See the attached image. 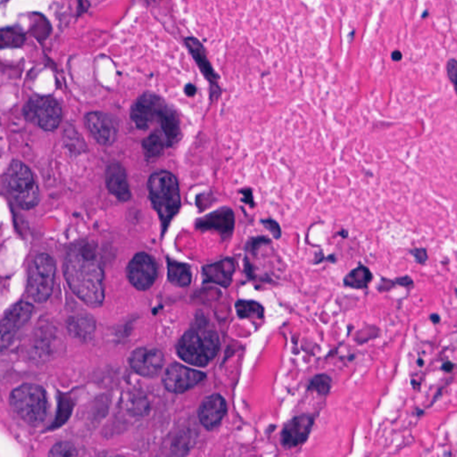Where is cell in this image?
Here are the masks:
<instances>
[{
  "label": "cell",
  "instance_id": "1",
  "mask_svg": "<svg viewBox=\"0 0 457 457\" xmlns=\"http://www.w3.org/2000/svg\"><path fill=\"white\" fill-rule=\"evenodd\" d=\"M63 274L70 288L92 307L104 301V270L94 243L82 240L70 247L63 263Z\"/></svg>",
  "mask_w": 457,
  "mask_h": 457
},
{
  "label": "cell",
  "instance_id": "2",
  "mask_svg": "<svg viewBox=\"0 0 457 457\" xmlns=\"http://www.w3.org/2000/svg\"><path fill=\"white\" fill-rule=\"evenodd\" d=\"M148 189L149 199L160 217L164 233L182 205L179 183L170 171H160L149 177Z\"/></svg>",
  "mask_w": 457,
  "mask_h": 457
},
{
  "label": "cell",
  "instance_id": "3",
  "mask_svg": "<svg viewBox=\"0 0 457 457\" xmlns=\"http://www.w3.org/2000/svg\"><path fill=\"white\" fill-rule=\"evenodd\" d=\"M220 349L218 334L211 330L192 329L177 345V353L184 362L195 366H208Z\"/></svg>",
  "mask_w": 457,
  "mask_h": 457
},
{
  "label": "cell",
  "instance_id": "4",
  "mask_svg": "<svg viewBox=\"0 0 457 457\" xmlns=\"http://www.w3.org/2000/svg\"><path fill=\"white\" fill-rule=\"evenodd\" d=\"M10 405L13 411L31 426L44 423L49 412L45 390L35 384H24L13 390Z\"/></svg>",
  "mask_w": 457,
  "mask_h": 457
},
{
  "label": "cell",
  "instance_id": "5",
  "mask_svg": "<svg viewBox=\"0 0 457 457\" xmlns=\"http://www.w3.org/2000/svg\"><path fill=\"white\" fill-rule=\"evenodd\" d=\"M5 180L12 198L21 208L30 210L39 204V187L26 164L13 161L6 170Z\"/></svg>",
  "mask_w": 457,
  "mask_h": 457
},
{
  "label": "cell",
  "instance_id": "6",
  "mask_svg": "<svg viewBox=\"0 0 457 457\" xmlns=\"http://www.w3.org/2000/svg\"><path fill=\"white\" fill-rule=\"evenodd\" d=\"M56 276V263L47 254H40L29 269L28 291L35 302L44 303L52 294Z\"/></svg>",
  "mask_w": 457,
  "mask_h": 457
},
{
  "label": "cell",
  "instance_id": "7",
  "mask_svg": "<svg viewBox=\"0 0 457 457\" xmlns=\"http://www.w3.org/2000/svg\"><path fill=\"white\" fill-rule=\"evenodd\" d=\"M24 116L44 131L54 132L62 119V109L56 100L50 97L31 98L24 107Z\"/></svg>",
  "mask_w": 457,
  "mask_h": 457
},
{
  "label": "cell",
  "instance_id": "8",
  "mask_svg": "<svg viewBox=\"0 0 457 457\" xmlns=\"http://www.w3.org/2000/svg\"><path fill=\"white\" fill-rule=\"evenodd\" d=\"M33 307L30 303L19 302L12 307L0 320V351L10 346L13 339L31 319Z\"/></svg>",
  "mask_w": 457,
  "mask_h": 457
},
{
  "label": "cell",
  "instance_id": "9",
  "mask_svg": "<svg viewBox=\"0 0 457 457\" xmlns=\"http://www.w3.org/2000/svg\"><path fill=\"white\" fill-rule=\"evenodd\" d=\"M127 277L139 291H147L157 278V266L147 253H138L127 268Z\"/></svg>",
  "mask_w": 457,
  "mask_h": 457
},
{
  "label": "cell",
  "instance_id": "10",
  "mask_svg": "<svg viewBox=\"0 0 457 457\" xmlns=\"http://www.w3.org/2000/svg\"><path fill=\"white\" fill-rule=\"evenodd\" d=\"M85 123L88 131L98 144L109 147L116 142L119 125L116 117L103 112H91L86 114Z\"/></svg>",
  "mask_w": 457,
  "mask_h": 457
},
{
  "label": "cell",
  "instance_id": "11",
  "mask_svg": "<svg viewBox=\"0 0 457 457\" xmlns=\"http://www.w3.org/2000/svg\"><path fill=\"white\" fill-rule=\"evenodd\" d=\"M205 374L179 364H171L164 371L163 383L170 392L183 393L198 385L205 379Z\"/></svg>",
  "mask_w": 457,
  "mask_h": 457
},
{
  "label": "cell",
  "instance_id": "12",
  "mask_svg": "<svg viewBox=\"0 0 457 457\" xmlns=\"http://www.w3.org/2000/svg\"><path fill=\"white\" fill-rule=\"evenodd\" d=\"M166 104L164 100L153 92H145L132 104L131 119L138 129L145 131L158 117L162 107Z\"/></svg>",
  "mask_w": 457,
  "mask_h": 457
},
{
  "label": "cell",
  "instance_id": "13",
  "mask_svg": "<svg viewBox=\"0 0 457 457\" xmlns=\"http://www.w3.org/2000/svg\"><path fill=\"white\" fill-rule=\"evenodd\" d=\"M314 425V417L309 414L297 415L284 425L281 443L285 449H294L306 443Z\"/></svg>",
  "mask_w": 457,
  "mask_h": 457
},
{
  "label": "cell",
  "instance_id": "14",
  "mask_svg": "<svg viewBox=\"0 0 457 457\" xmlns=\"http://www.w3.org/2000/svg\"><path fill=\"white\" fill-rule=\"evenodd\" d=\"M130 364L139 375L153 378L160 373L164 364V355L158 349L138 348L132 352Z\"/></svg>",
  "mask_w": 457,
  "mask_h": 457
},
{
  "label": "cell",
  "instance_id": "15",
  "mask_svg": "<svg viewBox=\"0 0 457 457\" xmlns=\"http://www.w3.org/2000/svg\"><path fill=\"white\" fill-rule=\"evenodd\" d=\"M185 45L188 47L189 52L192 54L196 65H198L200 71L205 76L206 80L212 86V97L214 95H220L221 90L218 85L219 76L215 72L214 68L209 62L208 55L203 47L202 43L198 39L193 37H188L185 39Z\"/></svg>",
  "mask_w": 457,
  "mask_h": 457
},
{
  "label": "cell",
  "instance_id": "16",
  "mask_svg": "<svg viewBox=\"0 0 457 457\" xmlns=\"http://www.w3.org/2000/svg\"><path fill=\"white\" fill-rule=\"evenodd\" d=\"M227 406L223 396L214 394L202 402L199 410L200 423L208 430H212L220 424L226 415Z\"/></svg>",
  "mask_w": 457,
  "mask_h": 457
},
{
  "label": "cell",
  "instance_id": "17",
  "mask_svg": "<svg viewBox=\"0 0 457 457\" xmlns=\"http://www.w3.org/2000/svg\"><path fill=\"white\" fill-rule=\"evenodd\" d=\"M106 185L109 192L116 196L120 202H127L132 199L128 178L125 167L118 163L111 164L107 166L106 173Z\"/></svg>",
  "mask_w": 457,
  "mask_h": 457
},
{
  "label": "cell",
  "instance_id": "18",
  "mask_svg": "<svg viewBox=\"0 0 457 457\" xmlns=\"http://www.w3.org/2000/svg\"><path fill=\"white\" fill-rule=\"evenodd\" d=\"M235 224L233 210L228 208H222L211 212L206 217L199 219L196 226L202 231H217L223 236H230L233 233Z\"/></svg>",
  "mask_w": 457,
  "mask_h": 457
},
{
  "label": "cell",
  "instance_id": "19",
  "mask_svg": "<svg viewBox=\"0 0 457 457\" xmlns=\"http://www.w3.org/2000/svg\"><path fill=\"white\" fill-rule=\"evenodd\" d=\"M158 120L166 147H173L182 137L180 119L176 111L166 103L158 114Z\"/></svg>",
  "mask_w": 457,
  "mask_h": 457
},
{
  "label": "cell",
  "instance_id": "20",
  "mask_svg": "<svg viewBox=\"0 0 457 457\" xmlns=\"http://www.w3.org/2000/svg\"><path fill=\"white\" fill-rule=\"evenodd\" d=\"M206 281L227 288L233 281L235 265L230 258L212 263L203 268Z\"/></svg>",
  "mask_w": 457,
  "mask_h": 457
},
{
  "label": "cell",
  "instance_id": "21",
  "mask_svg": "<svg viewBox=\"0 0 457 457\" xmlns=\"http://www.w3.org/2000/svg\"><path fill=\"white\" fill-rule=\"evenodd\" d=\"M168 279L171 284L178 287H187L192 282V271L186 263L168 259Z\"/></svg>",
  "mask_w": 457,
  "mask_h": 457
},
{
  "label": "cell",
  "instance_id": "22",
  "mask_svg": "<svg viewBox=\"0 0 457 457\" xmlns=\"http://www.w3.org/2000/svg\"><path fill=\"white\" fill-rule=\"evenodd\" d=\"M373 279V275L370 269L366 265H360L349 272L345 276L343 282L346 287L355 288V290H363L368 287Z\"/></svg>",
  "mask_w": 457,
  "mask_h": 457
},
{
  "label": "cell",
  "instance_id": "23",
  "mask_svg": "<svg viewBox=\"0 0 457 457\" xmlns=\"http://www.w3.org/2000/svg\"><path fill=\"white\" fill-rule=\"evenodd\" d=\"M68 330L72 337L85 339L94 331V323L87 316L74 317L68 320Z\"/></svg>",
  "mask_w": 457,
  "mask_h": 457
},
{
  "label": "cell",
  "instance_id": "24",
  "mask_svg": "<svg viewBox=\"0 0 457 457\" xmlns=\"http://www.w3.org/2000/svg\"><path fill=\"white\" fill-rule=\"evenodd\" d=\"M166 141L158 133H152L142 141V149L148 161L155 160L164 154Z\"/></svg>",
  "mask_w": 457,
  "mask_h": 457
},
{
  "label": "cell",
  "instance_id": "25",
  "mask_svg": "<svg viewBox=\"0 0 457 457\" xmlns=\"http://www.w3.org/2000/svg\"><path fill=\"white\" fill-rule=\"evenodd\" d=\"M236 310L241 318L261 319L265 313L263 306L255 301L240 300L236 304Z\"/></svg>",
  "mask_w": 457,
  "mask_h": 457
},
{
  "label": "cell",
  "instance_id": "26",
  "mask_svg": "<svg viewBox=\"0 0 457 457\" xmlns=\"http://www.w3.org/2000/svg\"><path fill=\"white\" fill-rule=\"evenodd\" d=\"M332 378L325 373L317 374L314 376L307 386L309 392H316L320 396H327L331 392Z\"/></svg>",
  "mask_w": 457,
  "mask_h": 457
},
{
  "label": "cell",
  "instance_id": "27",
  "mask_svg": "<svg viewBox=\"0 0 457 457\" xmlns=\"http://www.w3.org/2000/svg\"><path fill=\"white\" fill-rule=\"evenodd\" d=\"M72 406L74 405L69 396L63 395L60 398L59 412H57L56 420L52 425L53 428H59L66 423L72 414Z\"/></svg>",
  "mask_w": 457,
  "mask_h": 457
},
{
  "label": "cell",
  "instance_id": "28",
  "mask_svg": "<svg viewBox=\"0 0 457 457\" xmlns=\"http://www.w3.org/2000/svg\"><path fill=\"white\" fill-rule=\"evenodd\" d=\"M77 455L75 446L70 442L56 443L49 454L52 457H72Z\"/></svg>",
  "mask_w": 457,
  "mask_h": 457
},
{
  "label": "cell",
  "instance_id": "29",
  "mask_svg": "<svg viewBox=\"0 0 457 457\" xmlns=\"http://www.w3.org/2000/svg\"><path fill=\"white\" fill-rule=\"evenodd\" d=\"M261 224L263 226L269 231L270 233L272 235V237L275 240H280L282 236V231L281 225L279 224L278 222L274 220V219H265V220H261Z\"/></svg>",
  "mask_w": 457,
  "mask_h": 457
},
{
  "label": "cell",
  "instance_id": "30",
  "mask_svg": "<svg viewBox=\"0 0 457 457\" xmlns=\"http://www.w3.org/2000/svg\"><path fill=\"white\" fill-rule=\"evenodd\" d=\"M412 256L415 257V262L419 265H425L427 263L428 256L427 249L424 247H419V249H412L409 251Z\"/></svg>",
  "mask_w": 457,
  "mask_h": 457
},
{
  "label": "cell",
  "instance_id": "31",
  "mask_svg": "<svg viewBox=\"0 0 457 457\" xmlns=\"http://www.w3.org/2000/svg\"><path fill=\"white\" fill-rule=\"evenodd\" d=\"M447 74L453 85L456 84L457 76V62L455 59H450L447 65Z\"/></svg>",
  "mask_w": 457,
  "mask_h": 457
},
{
  "label": "cell",
  "instance_id": "32",
  "mask_svg": "<svg viewBox=\"0 0 457 457\" xmlns=\"http://www.w3.org/2000/svg\"><path fill=\"white\" fill-rule=\"evenodd\" d=\"M272 240L269 238L265 236L256 237L254 238L251 240L249 241V247L252 251H256L260 247L263 245H268V244H271Z\"/></svg>",
  "mask_w": 457,
  "mask_h": 457
},
{
  "label": "cell",
  "instance_id": "33",
  "mask_svg": "<svg viewBox=\"0 0 457 457\" xmlns=\"http://www.w3.org/2000/svg\"><path fill=\"white\" fill-rule=\"evenodd\" d=\"M396 284L402 286V287H410L414 285V281L412 280L410 276H403V277L396 278L394 281Z\"/></svg>",
  "mask_w": 457,
  "mask_h": 457
},
{
  "label": "cell",
  "instance_id": "34",
  "mask_svg": "<svg viewBox=\"0 0 457 457\" xmlns=\"http://www.w3.org/2000/svg\"><path fill=\"white\" fill-rule=\"evenodd\" d=\"M395 281H390L389 279L382 278V284H380L379 290L380 291H388L390 288L394 287Z\"/></svg>",
  "mask_w": 457,
  "mask_h": 457
},
{
  "label": "cell",
  "instance_id": "35",
  "mask_svg": "<svg viewBox=\"0 0 457 457\" xmlns=\"http://www.w3.org/2000/svg\"><path fill=\"white\" fill-rule=\"evenodd\" d=\"M242 193L244 195H245V199H244V201H245L247 204H249V206H255V202H254L253 199L252 190L247 189L245 192H242Z\"/></svg>",
  "mask_w": 457,
  "mask_h": 457
},
{
  "label": "cell",
  "instance_id": "36",
  "mask_svg": "<svg viewBox=\"0 0 457 457\" xmlns=\"http://www.w3.org/2000/svg\"><path fill=\"white\" fill-rule=\"evenodd\" d=\"M184 91H185V93L187 94V96L192 97L194 96V95L196 94V88L193 84H188L186 85V87L185 88H184Z\"/></svg>",
  "mask_w": 457,
  "mask_h": 457
},
{
  "label": "cell",
  "instance_id": "37",
  "mask_svg": "<svg viewBox=\"0 0 457 457\" xmlns=\"http://www.w3.org/2000/svg\"><path fill=\"white\" fill-rule=\"evenodd\" d=\"M455 369V364L452 362H446L443 364V366H441V370L446 371V373H452L453 370Z\"/></svg>",
  "mask_w": 457,
  "mask_h": 457
},
{
  "label": "cell",
  "instance_id": "38",
  "mask_svg": "<svg viewBox=\"0 0 457 457\" xmlns=\"http://www.w3.org/2000/svg\"><path fill=\"white\" fill-rule=\"evenodd\" d=\"M325 254H323V250H320L318 253L316 254V257H314V265H319V263L325 261Z\"/></svg>",
  "mask_w": 457,
  "mask_h": 457
},
{
  "label": "cell",
  "instance_id": "39",
  "mask_svg": "<svg viewBox=\"0 0 457 457\" xmlns=\"http://www.w3.org/2000/svg\"><path fill=\"white\" fill-rule=\"evenodd\" d=\"M402 53L398 52V50H396V52H392V59L393 61L395 62H398L400 60L402 59Z\"/></svg>",
  "mask_w": 457,
  "mask_h": 457
},
{
  "label": "cell",
  "instance_id": "40",
  "mask_svg": "<svg viewBox=\"0 0 457 457\" xmlns=\"http://www.w3.org/2000/svg\"><path fill=\"white\" fill-rule=\"evenodd\" d=\"M430 319L431 322L434 323V325H437V323H440L441 320L440 316L437 313L431 314Z\"/></svg>",
  "mask_w": 457,
  "mask_h": 457
},
{
  "label": "cell",
  "instance_id": "41",
  "mask_svg": "<svg viewBox=\"0 0 457 457\" xmlns=\"http://www.w3.org/2000/svg\"><path fill=\"white\" fill-rule=\"evenodd\" d=\"M338 236H341L343 238V239H347L348 237V233L347 230H341L339 231L338 233Z\"/></svg>",
  "mask_w": 457,
  "mask_h": 457
},
{
  "label": "cell",
  "instance_id": "42",
  "mask_svg": "<svg viewBox=\"0 0 457 457\" xmlns=\"http://www.w3.org/2000/svg\"><path fill=\"white\" fill-rule=\"evenodd\" d=\"M424 361L423 359H419L418 360V366H424Z\"/></svg>",
  "mask_w": 457,
  "mask_h": 457
},
{
  "label": "cell",
  "instance_id": "43",
  "mask_svg": "<svg viewBox=\"0 0 457 457\" xmlns=\"http://www.w3.org/2000/svg\"><path fill=\"white\" fill-rule=\"evenodd\" d=\"M8 1V0H0V6L6 4V3Z\"/></svg>",
  "mask_w": 457,
  "mask_h": 457
},
{
  "label": "cell",
  "instance_id": "44",
  "mask_svg": "<svg viewBox=\"0 0 457 457\" xmlns=\"http://www.w3.org/2000/svg\"><path fill=\"white\" fill-rule=\"evenodd\" d=\"M79 1H80L81 5H82V2H84V0H79Z\"/></svg>",
  "mask_w": 457,
  "mask_h": 457
}]
</instances>
